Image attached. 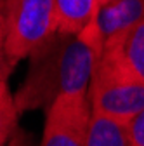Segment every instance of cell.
I'll use <instances>...</instances> for the list:
<instances>
[{"label": "cell", "instance_id": "cell-13", "mask_svg": "<svg viewBox=\"0 0 144 146\" xmlns=\"http://www.w3.org/2000/svg\"><path fill=\"white\" fill-rule=\"evenodd\" d=\"M101 4H108V2H113V0H99Z\"/></svg>", "mask_w": 144, "mask_h": 146}, {"label": "cell", "instance_id": "cell-4", "mask_svg": "<svg viewBox=\"0 0 144 146\" xmlns=\"http://www.w3.org/2000/svg\"><path fill=\"white\" fill-rule=\"evenodd\" d=\"M90 117L89 94L59 98L45 111L40 146H85Z\"/></svg>", "mask_w": 144, "mask_h": 146}, {"label": "cell", "instance_id": "cell-6", "mask_svg": "<svg viewBox=\"0 0 144 146\" xmlns=\"http://www.w3.org/2000/svg\"><path fill=\"white\" fill-rule=\"evenodd\" d=\"M144 19V0H113L101 4L96 21L104 44Z\"/></svg>", "mask_w": 144, "mask_h": 146}, {"label": "cell", "instance_id": "cell-12", "mask_svg": "<svg viewBox=\"0 0 144 146\" xmlns=\"http://www.w3.org/2000/svg\"><path fill=\"white\" fill-rule=\"evenodd\" d=\"M5 146H35V143H33V136L30 132L17 127L16 132L12 134V137L9 139V143Z\"/></svg>", "mask_w": 144, "mask_h": 146}, {"label": "cell", "instance_id": "cell-9", "mask_svg": "<svg viewBox=\"0 0 144 146\" xmlns=\"http://www.w3.org/2000/svg\"><path fill=\"white\" fill-rule=\"evenodd\" d=\"M19 111L7 82L0 84V146H5L17 129Z\"/></svg>", "mask_w": 144, "mask_h": 146}, {"label": "cell", "instance_id": "cell-1", "mask_svg": "<svg viewBox=\"0 0 144 146\" xmlns=\"http://www.w3.org/2000/svg\"><path fill=\"white\" fill-rule=\"evenodd\" d=\"M104 38L96 17L78 33L57 31L30 56L28 75L16 92L17 111L47 110L63 96L89 94Z\"/></svg>", "mask_w": 144, "mask_h": 146}, {"label": "cell", "instance_id": "cell-10", "mask_svg": "<svg viewBox=\"0 0 144 146\" xmlns=\"http://www.w3.org/2000/svg\"><path fill=\"white\" fill-rule=\"evenodd\" d=\"M16 66V61L11 58L7 50V33H5V23H4V14L0 9V84L7 82L12 68Z\"/></svg>", "mask_w": 144, "mask_h": 146}, {"label": "cell", "instance_id": "cell-3", "mask_svg": "<svg viewBox=\"0 0 144 146\" xmlns=\"http://www.w3.org/2000/svg\"><path fill=\"white\" fill-rule=\"evenodd\" d=\"M89 101L94 113L130 122L144 110V82L101 56L89 87Z\"/></svg>", "mask_w": 144, "mask_h": 146}, {"label": "cell", "instance_id": "cell-8", "mask_svg": "<svg viewBox=\"0 0 144 146\" xmlns=\"http://www.w3.org/2000/svg\"><path fill=\"white\" fill-rule=\"evenodd\" d=\"M57 12V31L78 33L97 16L99 0H54Z\"/></svg>", "mask_w": 144, "mask_h": 146}, {"label": "cell", "instance_id": "cell-7", "mask_svg": "<svg viewBox=\"0 0 144 146\" xmlns=\"http://www.w3.org/2000/svg\"><path fill=\"white\" fill-rule=\"evenodd\" d=\"M85 146H135V144L129 129V122L92 111Z\"/></svg>", "mask_w": 144, "mask_h": 146}, {"label": "cell", "instance_id": "cell-11", "mask_svg": "<svg viewBox=\"0 0 144 146\" xmlns=\"http://www.w3.org/2000/svg\"><path fill=\"white\" fill-rule=\"evenodd\" d=\"M129 129L135 146H144V110L129 122Z\"/></svg>", "mask_w": 144, "mask_h": 146}, {"label": "cell", "instance_id": "cell-2", "mask_svg": "<svg viewBox=\"0 0 144 146\" xmlns=\"http://www.w3.org/2000/svg\"><path fill=\"white\" fill-rule=\"evenodd\" d=\"M4 14L7 50L17 63L42 47L57 33L54 0H0Z\"/></svg>", "mask_w": 144, "mask_h": 146}, {"label": "cell", "instance_id": "cell-5", "mask_svg": "<svg viewBox=\"0 0 144 146\" xmlns=\"http://www.w3.org/2000/svg\"><path fill=\"white\" fill-rule=\"evenodd\" d=\"M102 58L144 82V19L104 44Z\"/></svg>", "mask_w": 144, "mask_h": 146}]
</instances>
